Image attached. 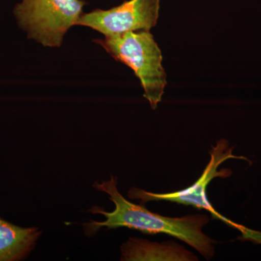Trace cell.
I'll use <instances>...</instances> for the list:
<instances>
[{
    "mask_svg": "<svg viewBox=\"0 0 261 261\" xmlns=\"http://www.w3.org/2000/svg\"><path fill=\"white\" fill-rule=\"evenodd\" d=\"M99 191L106 192L115 205L112 212L95 207L91 211L102 214L106 221H90L83 224L87 236H93L102 227L113 229L128 227L146 233H163L174 237L194 247L209 260L214 255V240L206 236L202 228L210 221L207 215H190L181 218H171L154 214L142 206L126 200L117 188V178L111 176L108 181L93 185Z\"/></svg>",
    "mask_w": 261,
    "mask_h": 261,
    "instance_id": "6da1fadb",
    "label": "cell"
},
{
    "mask_svg": "<svg viewBox=\"0 0 261 261\" xmlns=\"http://www.w3.org/2000/svg\"><path fill=\"white\" fill-rule=\"evenodd\" d=\"M116 61L129 67L140 81L144 97L155 110L167 84L162 53L149 30L128 32L94 39Z\"/></svg>",
    "mask_w": 261,
    "mask_h": 261,
    "instance_id": "7a4b0ae2",
    "label": "cell"
},
{
    "mask_svg": "<svg viewBox=\"0 0 261 261\" xmlns=\"http://www.w3.org/2000/svg\"><path fill=\"white\" fill-rule=\"evenodd\" d=\"M85 0H20L13 13L19 28L44 47H60L84 14Z\"/></svg>",
    "mask_w": 261,
    "mask_h": 261,
    "instance_id": "3957f363",
    "label": "cell"
},
{
    "mask_svg": "<svg viewBox=\"0 0 261 261\" xmlns=\"http://www.w3.org/2000/svg\"><path fill=\"white\" fill-rule=\"evenodd\" d=\"M232 151L233 148L228 146L227 141L219 140L210 151V161L200 177L193 185L186 189L169 193L159 194L145 191L141 189L132 188L128 192V197L132 200H140L142 203L149 201H168L181 205H192L196 208L204 209L210 213L213 219L223 221L225 224L239 230L243 233L244 240L248 239L261 243V233L249 230L245 226L233 222L231 220L220 214L214 208L206 195V189L214 178L229 177L232 173L231 170L226 168H223L219 171L218 168L220 165L231 159H243L248 161L243 156L233 155Z\"/></svg>",
    "mask_w": 261,
    "mask_h": 261,
    "instance_id": "277c9868",
    "label": "cell"
},
{
    "mask_svg": "<svg viewBox=\"0 0 261 261\" xmlns=\"http://www.w3.org/2000/svg\"><path fill=\"white\" fill-rule=\"evenodd\" d=\"M161 0H127L109 10L95 9L81 16L76 25L88 27L104 36L149 30L155 27Z\"/></svg>",
    "mask_w": 261,
    "mask_h": 261,
    "instance_id": "5b68a950",
    "label": "cell"
},
{
    "mask_svg": "<svg viewBox=\"0 0 261 261\" xmlns=\"http://www.w3.org/2000/svg\"><path fill=\"white\" fill-rule=\"evenodd\" d=\"M123 261H196L198 258L175 243H157L130 238L121 246Z\"/></svg>",
    "mask_w": 261,
    "mask_h": 261,
    "instance_id": "8992f818",
    "label": "cell"
},
{
    "mask_svg": "<svg viewBox=\"0 0 261 261\" xmlns=\"http://www.w3.org/2000/svg\"><path fill=\"white\" fill-rule=\"evenodd\" d=\"M40 236L38 228L20 227L0 217V261L25 258Z\"/></svg>",
    "mask_w": 261,
    "mask_h": 261,
    "instance_id": "52a82bcc",
    "label": "cell"
}]
</instances>
